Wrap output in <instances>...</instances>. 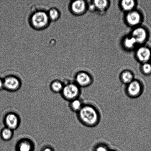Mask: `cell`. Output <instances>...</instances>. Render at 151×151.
Returning <instances> with one entry per match:
<instances>
[{
  "mask_svg": "<svg viewBox=\"0 0 151 151\" xmlns=\"http://www.w3.org/2000/svg\"><path fill=\"white\" fill-rule=\"evenodd\" d=\"M4 122L6 127L13 131L16 129L20 125V118L15 114L8 113L6 115L4 118Z\"/></svg>",
  "mask_w": 151,
  "mask_h": 151,
  "instance_id": "obj_8",
  "label": "cell"
},
{
  "mask_svg": "<svg viewBox=\"0 0 151 151\" xmlns=\"http://www.w3.org/2000/svg\"><path fill=\"white\" fill-rule=\"evenodd\" d=\"M34 149L32 142L24 139L19 142L16 148V151H33Z\"/></svg>",
  "mask_w": 151,
  "mask_h": 151,
  "instance_id": "obj_11",
  "label": "cell"
},
{
  "mask_svg": "<svg viewBox=\"0 0 151 151\" xmlns=\"http://www.w3.org/2000/svg\"><path fill=\"white\" fill-rule=\"evenodd\" d=\"M77 116L81 124L89 128L97 126L101 119L100 111L94 105L89 103L84 104L77 113Z\"/></svg>",
  "mask_w": 151,
  "mask_h": 151,
  "instance_id": "obj_1",
  "label": "cell"
},
{
  "mask_svg": "<svg viewBox=\"0 0 151 151\" xmlns=\"http://www.w3.org/2000/svg\"><path fill=\"white\" fill-rule=\"evenodd\" d=\"M109 151H117L114 150H111V149H110V150H109Z\"/></svg>",
  "mask_w": 151,
  "mask_h": 151,
  "instance_id": "obj_25",
  "label": "cell"
},
{
  "mask_svg": "<svg viewBox=\"0 0 151 151\" xmlns=\"http://www.w3.org/2000/svg\"><path fill=\"white\" fill-rule=\"evenodd\" d=\"M136 56L139 61L143 63H148L151 57L150 49L145 46H142L136 51Z\"/></svg>",
  "mask_w": 151,
  "mask_h": 151,
  "instance_id": "obj_7",
  "label": "cell"
},
{
  "mask_svg": "<svg viewBox=\"0 0 151 151\" xmlns=\"http://www.w3.org/2000/svg\"><path fill=\"white\" fill-rule=\"evenodd\" d=\"M4 88L10 91H14L18 90L20 86L19 80L14 77H9L4 81Z\"/></svg>",
  "mask_w": 151,
  "mask_h": 151,
  "instance_id": "obj_10",
  "label": "cell"
},
{
  "mask_svg": "<svg viewBox=\"0 0 151 151\" xmlns=\"http://www.w3.org/2000/svg\"><path fill=\"white\" fill-rule=\"evenodd\" d=\"M109 148L107 145L103 143H100L97 144L94 147L93 151H109Z\"/></svg>",
  "mask_w": 151,
  "mask_h": 151,
  "instance_id": "obj_21",
  "label": "cell"
},
{
  "mask_svg": "<svg viewBox=\"0 0 151 151\" xmlns=\"http://www.w3.org/2000/svg\"><path fill=\"white\" fill-rule=\"evenodd\" d=\"M92 77L86 72H81L77 75L76 78V84L81 87L89 86L93 82Z\"/></svg>",
  "mask_w": 151,
  "mask_h": 151,
  "instance_id": "obj_6",
  "label": "cell"
},
{
  "mask_svg": "<svg viewBox=\"0 0 151 151\" xmlns=\"http://www.w3.org/2000/svg\"><path fill=\"white\" fill-rule=\"evenodd\" d=\"M4 88V81L0 78V90Z\"/></svg>",
  "mask_w": 151,
  "mask_h": 151,
  "instance_id": "obj_24",
  "label": "cell"
},
{
  "mask_svg": "<svg viewBox=\"0 0 151 151\" xmlns=\"http://www.w3.org/2000/svg\"><path fill=\"white\" fill-rule=\"evenodd\" d=\"M136 5V1L133 0H124L121 2V9L127 13L134 10Z\"/></svg>",
  "mask_w": 151,
  "mask_h": 151,
  "instance_id": "obj_15",
  "label": "cell"
},
{
  "mask_svg": "<svg viewBox=\"0 0 151 151\" xmlns=\"http://www.w3.org/2000/svg\"><path fill=\"white\" fill-rule=\"evenodd\" d=\"M92 4L94 6L95 10H97L101 12L106 10L109 5V1L106 0H96L93 1Z\"/></svg>",
  "mask_w": 151,
  "mask_h": 151,
  "instance_id": "obj_16",
  "label": "cell"
},
{
  "mask_svg": "<svg viewBox=\"0 0 151 151\" xmlns=\"http://www.w3.org/2000/svg\"><path fill=\"white\" fill-rule=\"evenodd\" d=\"M137 44L144 43L147 39L148 34L147 30L144 27L139 26L134 28L131 34Z\"/></svg>",
  "mask_w": 151,
  "mask_h": 151,
  "instance_id": "obj_4",
  "label": "cell"
},
{
  "mask_svg": "<svg viewBox=\"0 0 151 151\" xmlns=\"http://www.w3.org/2000/svg\"><path fill=\"white\" fill-rule=\"evenodd\" d=\"M12 130L6 127L1 130V136L3 140L7 141L11 139L12 137L13 132Z\"/></svg>",
  "mask_w": 151,
  "mask_h": 151,
  "instance_id": "obj_18",
  "label": "cell"
},
{
  "mask_svg": "<svg viewBox=\"0 0 151 151\" xmlns=\"http://www.w3.org/2000/svg\"><path fill=\"white\" fill-rule=\"evenodd\" d=\"M72 9L73 12L78 14H82L87 9L86 4L83 1H74L72 4Z\"/></svg>",
  "mask_w": 151,
  "mask_h": 151,
  "instance_id": "obj_12",
  "label": "cell"
},
{
  "mask_svg": "<svg viewBox=\"0 0 151 151\" xmlns=\"http://www.w3.org/2000/svg\"><path fill=\"white\" fill-rule=\"evenodd\" d=\"M32 20L34 26L38 27H42L46 25L48 22V16L45 13L39 12L34 15Z\"/></svg>",
  "mask_w": 151,
  "mask_h": 151,
  "instance_id": "obj_9",
  "label": "cell"
},
{
  "mask_svg": "<svg viewBox=\"0 0 151 151\" xmlns=\"http://www.w3.org/2000/svg\"><path fill=\"white\" fill-rule=\"evenodd\" d=\"M69 107L73 112L78 113L81 110L84 104L83 100L80 98L75 99L70 101Z\"/></svg>",
  "mask_w": 151,
  "mask_h": 151,
  "instance_id": "obj_14",
  "label": "cell"
},
{
  "mask_svg": "<svg viewBox=\"0 0 151 151\" xmlns=\"http://www.w3.org/2000/svg\"><path fill=\"white\" fill-rule=\"evenodd\" d=\"M61 92L63 97L70 101L79 98L81 91V87L76 83H71L63 87Z\"/></svg>",
  "mask_w": 151,
  "mask_h": 151,
  "instance_id": "obj_3",
  "label": "cell"
},
{
  "mask_svg": "<svg viewBox=\"0 0 151 151\" xmlns=\"http://www.w3.org/2000/svg\"><path fill=\"white\" fill-rule=\"evenodd\" d=\"M120 79L122 83L127 85L134 79V75L130 71H124L120 76Z\"/></svg>",
  "mask_w": 151,
  "mask_h": 151,
  "instance_id": "obj_13",
  "label": "cell"
},
{
  "mask_svg": "<svg viewBox=\"0 0 151 151\" xmlns=\"http://www.w3.org/2000/svg\"><path fill=\"white\" fill-rule=\"evenodd\" d=\"M123 44L124 47L127 49L131 50L133 49L137 44L135 40L130 35L124 38Z\"/></svg>",
  "mask_w": 151,
  "mask_h": 151,
  "instance_id": "obj_17",
  "label": "cell"
},
{
  "mask_svg": "<svg viewBox=\"0 0 151 151\" xmlns=\"http://www.w3.org/2000/svg\"><path fill=\"white\" fill-rule=\"evenodd\" d=\"M141 69L142 72L145 75H148L151 74V64L148 63H143Z\"/></svg>",
  "mask_w": 151,
  "mask_h": 151,
  "instance_id": "obj_20",
  "label": "cell"
},
{
  "mask_svg": "<svg viewBox=\"0 0 151 151\" xmlns=\"http://www.w3.org/2000/svg\"><path fill=\"white\" fill-rule=\"evenodd\" d=\"M41 151H54L52 148L50 147H46L44 148Z\"/></svg>",
  "mask_w": 151,
  "mask_h": 151,
  "instance_id": "obj_23",
  "label": "cell"
},
{
  "mask_svg": "<svg viewBox=\"0 0 151 151\" xmlns=\"http://www.w3.org/2000/svg\"><path fill=\"white\" fill-rule=\"evenodd\" d=\"M63 87L61 83L58 81H55L51 84V88L53 92L58 93L61 92L63 91Z\"/></svg>",
  "mask_w": 151,
  "mask_h": 151,
  "instance_id": "obj_19",
  "label": "cell"
},
{
  "mask_svg": "<svg viewBox=\"0 0 151 151\" xmlns=\"http://www.w3.org/2000/svg\"><path fill=\"white\" fill-rule=\"evenodd\" d=\"M144 87L141 81L134 79L129 84L126 85L125 92L130 98L136 99L139 97L142 94Z\"/></svg>",
  "mask_w": 151,
  "mask_h": 151,
  "instance_id": "obj_2",
  "label": "cell"
},
{
  "mask_svg": "<svg viewBox=\"0 0 151 151\" xmlns=\"http://www.w3.org/2000/svg\"><path fill=\"white\" fill-rule=\"evenodd\" d=\"M125 20L129 26L135 28L139 26L141 23V15L138 11L134 10L127 13Z\"/></svg>",
  "mask_w": 151,
  "mask_h": 151,
  "instance_id": "obj_5",
  "label": "cell"
},
{
  "mask_svg": "<svg viewBox=\"0 0 151 151\" xmlns=\"http://www.w3.org/2000/svg\"><path fill=\"white\" fill-rule=\"evenodd\" d=\"M58 16V12L55 9L51 10L50 12V16L53 20H55Z\"/></svg>",
  "mask_w": 151,
  "mask_h": 151,
  "instance_id": "obj_22",
  "label": "cell"
}]
</instances>
